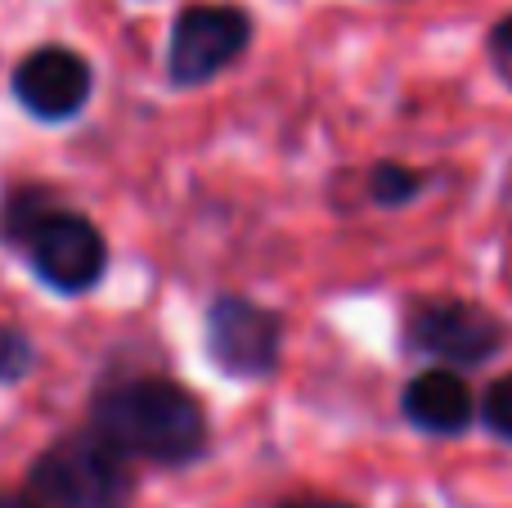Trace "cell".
<instances>
[{"label":"cell","instance_id":"1","mask_svg":"<svg viewBox=\"0 0 512 508\" xmlns=\"http://www.w3.org/2000/svg\"><path fill=\"white\" fill-rule=\"evenodd\" d=\"M90 432L104 437L117 455L131 464L158 468H185L207 455V410L189 387L171 383V378H122V383L104 387L90 405Z\"/></svg>","mask_w":512,"mask_h":508},{"label":"cell","instance_id":"2","mask_svg":"<svg viewBox=\"0 0 512 508\" xmlns=\"http://www.w3.org/2000/svg\"><path fill=\"white\" fill-rule=\"evenodd\" d=\"M0 225L27 252L41 284H50L54 293L77 297V293H90L104 279V266H108L104 234L81 212L45 207L41 189H23V194L9 198L5 212H0Z\"/></svg>","mask_w":512,"mask_h":508},{"label":"cell","instance_id":"3","mask_svg":"<svg viewBox=\"0 0 512 508\" xmlns=\"http://www.w3.org/2000/svg\"><path fill=\"white\" fill-rule=\"evenodd\" d=\"M135 477L126 459L95 432H68L36 455L27 473L32 508H131Z\"/></svg>","mask_w":512,"mask_h":508},{"label":"cell","instance_id":"4","mask_svg":"<svg viewBox=\"0 0 512 508\" xmlns=\"http://www.w3.org/2000/svg\"><path fill=\"white\" fill-rule=\"evenodd\" d=\"M405 347L441 369H481L508 347V324L463 297H427L405 315Z\"/></svg>","mask_w":512,"mask_h":508},{"label":"cell","instance_id":"5","mask_svg":"<svg viewBox=\"0 0 512 508\" xmlns=\"http://www.w3.org/2000/svg\"><path fill=\"white\" fill-rule=\"evenodd\" d=\"M283 351V320L252 297L225 293L207 306V356L225 378H270Z\"/></svg>","mask_w":512,"mask_h":508},{"label":"cell","instance_id":"6","mask_svg":"<svg viewBox=\"0 0 512 508\" xmlns=\"http://www.w3.org/2000/svg\"><path fill=\"white\" fill-rule=\"evenodd\" d=\"M252 41V18L239 5H189L180 9L167 45V72L176 86H203L221 77Z\"/></svg>","mask_w":512,"mask_h":508},{"label":"cell","instance_id":"7","mask_svg":"<svg viewBox=\"0 0 512 508\" xmlns=\"http://www.w3.org/2000/svg\"><path fill=\"white\" fill-rule=\"evenodd\" d=\"M95 77L90 63L77 50L63 45H41L14 68V99L41 122H68L86 108Z\"/></svg>","mask_w":512,"mask_h":508},{"label":"cell","instance_id":"8","mask_svg":"<svg viewBox=\"0 0 512 508\" xmlns=\"http://www.w3.org/2000/svg\"><path fill=\"white\" fill-rule=\"evenodd\" d=\"M400 414L427 437H459L477 419V401H472L468 383L454 369H423L405 383L400 392Z\"/></svg>","mask_w":512,"mask_h":508},{"label":"cell","instance_id":"9","mask_svg":"<svg viewBox=\"0 0 512 508\" xmlns=\"http://www.w3.org/2000/svg\"><path fill=\"white\" fill-rule=\"evenodd\" d=\"M427 176L414 167H400V162H378V167L369 171V198L378 207H405L414 203L418 194H423Z\"/></svg>","mask_w":512,"mask_h":508},{"label":"cell","instance_id":"10","mask_svg":"<svg viewBox=\"0 0 512 508\" xmlns=\"http://www.w3.org/2000/svg\"><path fill=\"white\" fill-rule=\"evenodd\" d=\"M32 365H36L32 338H27L23 329H14V324H0V383H18V378H27Z\"/></svg>","mask_w":512,"mask_h":508},{"label":"cell","instance_id":"11","mask_svg":"<svg viewBox=\"0 0 512 508\" xmlns=\"http://www.w3.org/2000/svg\"><path fill=\"white\" fill-rule=\"evenodd\" d=\"M481 423L495 432L499 441H512V374L495 378L481 396Z\"/></svg>","mask_w":512,"mask_h":508},{"label":"cell","instance_id":"12","mask_svg":"<svg viewBox=\"0 0 512 508\" xmlns=\"http://www.w3.org/2000/svg\"><path fill=\"white\" fill-rule=\"evenodd\" d=\"M486 54H490V68L499 72V81L512 90V14L499 18L490 27V41H486Z\"/></svg>","mask_w":512,"mask_h":508},{"label":"cell","instance_id":"13","mask_svg":"<svg viewBox=\"0 0 512 508\" xmlns=\"http://www.w3.org/2000/svg\"><path fill=\"white\" fill-rule=\"evenodd\" d=\"M274 508H355L346 500H328V495H292V500L274 504Z\"/></svg>","mask_w":512,"mask_h":508},{"label":"cell","instance_id":"14","mask_svg":"<svg viewBox=\"0 0 512 508\" xmlns=\"http://www.w3.org/2000/svg\"><path fill=\"white\" fill-rule=\"evenodd\" d=\"M0 508H32L27 495H0Z\"/></svg>","mask_w":512,"mask_h":508}]
</instances>
